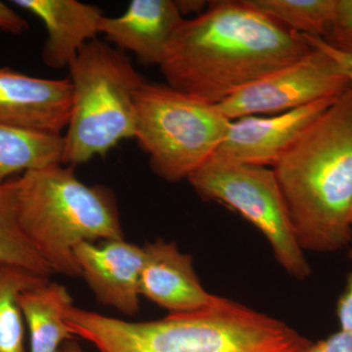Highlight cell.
<instances>
[{"label": "cell", "instance_id": "cell-20", "mask_svg": "<svg viewBox=\"0 0 352 352\" xmlns=\"http://www.w3.org/2000/svg\"><path fill=\"white\" fill-rule=\"evenodd\" d=\"M324 41L335 50L352 55V0H337L332 27Z\"/></svg>", "mask_w": 352, "mask_h": 352}, {"label": "cell", "instance_id": "cell-11", "mask_svg": "<svg viewBox=\"0 0 352 352\" xmlns=\"http://www.w3.org/2000/svg\"><path fill=\"white\" fill-rule=\"evenodd\" d=\"M72 85L0 67V124L62 133L68 126Z\"/></svg>", "mask_w": 352, "mask_h": 352}, {"label": "cell", "instance_id": "cell-10", "mask_svg": "<svg viewBox=\"0 0 352 352\" xmlns=\"http://www.w3.org/2000/svg\"><path fill=\"white\" fill-rule=\"evenodd\" d=\"M75 256L97 302L126 316L138 314L143 247L124 239L83 242L76 245Z\"/></svg>", "mask_w": 352, "mask_h": 352}, {"label": "cell", "instance_id": "cell-4", "mask_svg": "<svg viewBox=\"0 0 352 352\" xmlns=\"http://www.w3.org/2000/svg\"><path fill=\"white\" fill-rule=\"evenodd\" d=\"M17 212L28 239L52 273L82 276L83 242L124 239L115 193L78 179L75 168L51 164L17 177Z\"/></svg>", "mask_w": 352, "mask_h": 352}, {"label": "cell", "instance_id": "cell-22", "mask_svg": "<svg viewBox=\"0 0 352 352\" xmlns=\"http://www.w3.org/2000/svg\"><path fill=\"white\" fill-rule=\"evenodd\" d=\"M349 258L352 261V249L349 252ZM336 314L340 330L352 332V271L347 276L346 288L338 300Z\"/></svg>", "mask_w": 352, "mask_h": 352}, {"label": "cell", "instance_id": "cell-25", "mask_svg": "<svg viewBox=\"0 0 352 352\" xmlns=\"http://www.w3.org/2000/svg\"><path fill=\"white\" fill-rule=\"evenodd\" d=\"M176 8L182 18L186 15L200 16L208 8V1L205 0H175Z\"/></svg>", "mask_w": 352, "mask_h": 352}, {"label": "cell", "instance_id": "cell-23", "mask_svg": "<svg viewBox=\"0 0 352 352\" xmlns=\"http://www.w3.org/2000/svg\"><path fill=\"white\" fill-rule=\"evenodd\" d=\"M309 352H352V332L340 330L326 340L314 342Z\"/></svg>", "mask_w": 352, "mask_h": 352}, {"label": "cell", "instance_id": "cell-16", "mask_svg": "<svg viewBox=\"0 0 352 352\" xmlns=\"http://www.w3.org/2000/svg\"><path fill=\"white\" fill-rule=\"evenodd\" d=\"M63 134L0 124V184L51 164H62Z\"/></svg>", "mask_w": 352, "mask_h": 352}, {"label": "cell", "instance_id": "cell-8", "mask_svg": "<svg viewBox=\"0 0 352 352\" xmlns=\"http://www.w3.org/2000/svg\"><path fill=\"white\" fill-rule=\"evenodd\" d=\"M349 88L332 58L312 47L300 59L241 88L217 107L230 120L279 115L322 99L338 98Z\"/></svg>", "mask_w": 352, "mask_h": 352}, {"label": "cell", "instance_id": "cell-26", "mask_svg": "<svg viewBox=\"0 0 352 352\" xmlns=\"http://www.w3.org/2000/svg\"><path fill=\"white\" fill-rule=\"evenodd\" d=\"M60 352H83L82 346L75 342V340H71L68 342H65L64 346H62L61 351Z\"/></svg>", "mask_w": 352, "mask_h": 352}, {"label": "cell", "instance_id": "cell-2", "mask_svg": "<svg viewBox=\"0 0 352 352\" xmlns=\"http://www.w3.org/2000/svg\"><path fill=\"white\" fill-rule=\"evenodd\" d=\"M65 322L98 352H309L314 344L285 322L221 296L196 311L143 322L73 305Z\"/></svg>", "mask_w": 352, "mask_h": 352}, {"label": "cell", "instance_id": "cell-5", "mask_svg": "<svg viewBox=\"0 0 352 352\" xmlns=\"http://www.w3.org/2000/svg\"><path fill=\"white\" fill-rule=\"evenodd\" d=\"M71 111L62 164L75 168L135 138V94L145 82L129 56L94 39L69 66Z\"/></svg>", "mask_w": 352, "mask_h": 352}, {"label": "cell", "instance_id": "cell-7", "mask_svg": "<svg viewBox=\"0 0 352 352\" xmlns=\"http://www.w3.org/2000/svg\"><path fill=\"white\" fill-rule=\"evenodd\" d=\"M187 180L204 201L232 208L258 229L289 275L298 280L309 276L311 268L296 241L273 168L210 161Z\"/></svg>", "mask_w": 352, "mask_h": 352}, {"label": "cell", "instance_id": "cell-12", "mask_svg": "<svg viewBox=\"0 0 352 352\" xmlns=\"http://www.w3.org/2000/svg\"><path fill=\"white\" fill-rule=\"evenodd\" d=\"M144 263L140 275V295L168 310V314L196 311L214 302L193 267V258L175 243L157 239L143 247Z\"/></svg>", "mask_w": 352, "mask_h": 352}, {"label": "cell", "instance_id": "cell-17", "mask_svg": "<svg viewBox=\"0 0 352 352\" xmlns=\"http://www.w3.org/2000/svg\"><path fill=\"white\" fill-rule=\"evenodd\" d=\"M47 277L11 264L0 263V352H27L25 323L19 298Z\"/></svg>", "mask_w": 352, "mask_h": 352}, {"label": "cell", "instance_id": "cell-3", "mask_svg": "<svg viewBox=\"0 0 352 352\" xmlns=\"http://www.w3.org/2000/svg\"><path fill=\"white\" fill-rule=\"evenodd\" d=\"M302 251L352 241V88L303 131L273 166Z\"/></svg>", "mask_w": 352, "mask_h": 352}, {"label": "cell", "instance_id": "cell-15", "mask_svg": "<svg viewBox=\"0 0 352 352\" xmlns=\"http://www.w3.org/2000/svg\"><path fill=\"white\" fill-rule=\"evenodd\" d=\"M19 303L29 331L30 352H60L75 337L65 322V312L74 300L64 285L48 281L28 289Z\"/></svg>", "mask_w": 352, "mask_h": 352}, {"label": "cell", "instance_id": "cell-18", "mask_svg": "<svg viewBox=\"0 0 352 352\" xmlns=\"http://www.w3.org/2000/svg\"><path fill=\"white\" fill-rule=\"evenodd\" d=\"M0 263L19 266L44 277L52 274L20 226L17 177L0 184Z\"/></svg>", "mask_w": 352, "mask_h": 352}, {"label": "cell", "instance_id": "cell-24", "mask_svg": "<svg viewBox=\"0 0 352 352\" xmlns=\"http://www.w3.org/2000/svg\"><path fill=\"white\" fill-rule=\"evenodd\" d=\"M27 21L10 6L0 1V31L20 36L29 30Z\"/></svg>", "mask_w": 352, "mask_h": 352}, {"label": "cell", "instance_id": "cell-14", "mask_svg": "<svg viewBox=\"0 0 352 352\" xmlns=\"http://www.w3.org/2000/svg\"><path fill=\"white\" fill-rule=\"evenodd\" d=\"M38 18L47 32L41 58L51 69L69 68L85 44L96 39L104 14L98 6L76 0H15Z\"/></svg>", "mask_w": 352, "mask_h": 352}, {"label": "cell", "instance_id": "cell-9", "mask_svg": "<svg viewBox=\"0 0 352 352\" xmlns=\"http://www.w3.org/2000/svg\"><path fill=\"white\" fill-rule=\"evenodd\" d=\"M338 98L322 99L279 115L231 120L223 142L210 161L273 168Z\"/></svg>", "mask_w": 352, "mask_h": 352}, {"label": "cell", "instance_id": "cell-19", "mask_svg": "<svg viewBox=\"0 0 352 352\" xmlns=\"http://www.w3.org/2000/svg\"><path fill=\"white\" fill-rule=\"evenodd\" d=\"M254 9L302 36L325 38L337 0H245Z\"/></svg>", "mask_w": 352, "mask_h": 352}, {"label": "cell", "instance_id": "cell-13", "mask_svg": "<svg viewBox=\"0 0 352 352\" xmlns=\"http://www.w3.org/2000/svg\"><path fill=\"white\" fill-rule=\"evenodd\" d=\"M183 19L175 0H132L122 15L102 17L99 34L118 50L131 51L139 63L160 67Z\"/></svg>", "mask_w": 352, "mask_h": 352}, {"label": "cell", "instance_id": "cell-21", "mask_svg": "<svg viewBox=\"0 0 352 352\" xmlns=\"http://www.w3.org/2000/svg\"><path fill=\"white\" fill-rule=\"evenodd\" d=\"M305 41L311 47L323 51L329 57L332 58L335 63L338 65L342 73L346 76L351 88H352V55L346 54L340 51L335 50L332 46L329 45L324 39L312 36H302Z\"/></svg>", "mask_w": 352, "mask_h": 352}, {"label": "cell", "instance_id": "cell-1", "mask_svg": "<svg viewBox=\"0 0 352 352\" xmlns=\"http://www.w3.org/2000/svg\"><path fill=\"white\" fill-rule=\"evenodd\" d=\"M311 50L302 34L245 0H214L200 16L182 21L159 68L171 87L219 105Z\"/></svg>", "mask_w": 352, "mask_h": 352}, {"label": "cell", "instance_id": "cell-6", "mask_svg": "<svg viewBox=\"0 0 352 352\" xmlns=\"http://www.w3.org/2000/svg\"><path fill=\"white\" fill-rule=\"evenodd\" d=\"M139 147L155 175L168 182L188 179L208 163L226 138L231 120L217 105L168 83L145 82L135 94Z\"/></svg>", "mask_w": 352, "mask_h": 352}, {"label": "cell", "instance_id": "cell-27", "mask_svg": "<svg viewBox=\"0 0 352 352\" xmlns=\"http://www.w3.org/2000/svg\"><path fill=\"white\" fill-rule=\"evenodd\" d=\"M351 223L352 226V208H351Z\"/></svg>", "mask_w": 352, "mask_h": 352}]
</instances>
